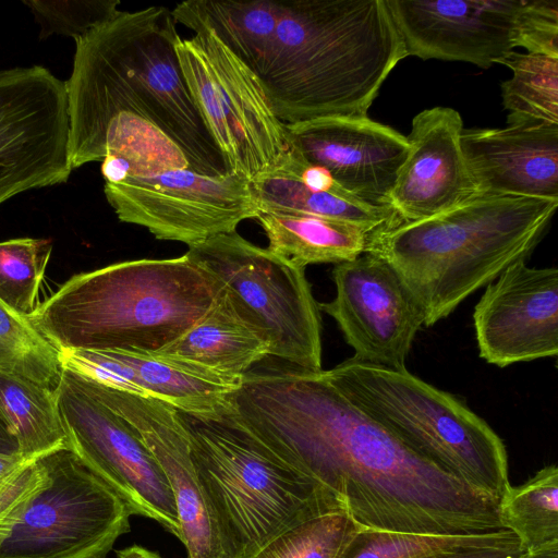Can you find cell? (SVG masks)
Wrapping results in <instances>:
<instances>
[{
    "mask_svg": "<svg viewBox=\"0 0 558 558\" xmlns=\"http://www.w3.org/2000/svg\"><path fill=\"white\" fill-rule=\"evenodd\" d=\"M259 78L284 123L366 116L405 50L386 0L282 1Z\"/></svg>",
    "mask_w": 558,
    "mask_h": 558,
    "instance_id": "cell-2",
    "label": "cell"
},
{
    "mask_svg": "<svg viewBox=\"0 0 558 558\" xmlns=\"http://www.w3.org/2000/svg\"><path fill=\"white\" fill-rule=\"evenodd\" d=\"M361 529L344 510L324 513L286 530L254 558H340Z\"/></svg>",
    "mask_w": 558,
    "mask_h": 558,
    "instance_id": "cell-32",
    "label": "cell"
},
{
    "mask_svg": "<svg viewBox=\"0 0 558 558\" xmlns=\"http://www.w3.org/2000/svg\"><path fill=\"white\" fill-rule=\"evenodd\" d=\"M268 239V250L293 265L352 260L365 253L372 230L320 216L262 211L255 218Z\"/></svg>",
    "mask_w": 558,
    "mask_h": 558,
    "instance_id": "cell-23",
    "label": "cell"
},
{
    "mask_svg": "<svg viewBox=\"0 0 558 558\" xmlns=\"http://www.w3.org/2000/svg\"><path fill=\"white\" fill-rule=\"evenodd\" d=\"M480 356L506 367L558 354V270L519 260L487 284L474 307Z\"/></svg>",
    "mask_w": 558,
    "mask_h": 558,
    "instance_id": "cell-17",
    "label": "cell"
},
{
    "mask_svg": "<svg viewBox=\"0 0 558 558\" xmlns=\"http://www.w3.org/2000/svg\"><path fill=\"white\" fill-rule=\"evenodd\" d=\"M56 395L69 447L126 504L132 515L155 520L179 538L171 487L136 430L69 369L63 368Z\"/></svg>",
    "mask_w": 558,
    "mask_h": 558,
    "instance_id": "cell-11",
    "label": "cell"
},
{
    "mask_svg": "<svg viewBox=\"0 0 558 558\" xmlns=\"http://www.w3.org/2000/svg\"><path fill=\"white\" fill-rule=\"evenodd\" d=\"M463 122L449 107H433L412 120L409 153L387 206L397 222L417 221L480 195L462 147Z\"/></svg>",
    "mask_w": 558,
    "mask_h": 558,
    "instance_id": "cell-19",
    "label": "cell"
},
{
    "mask_svg": "<svg viewBox=\"0 0 558 558\" xmlns=\"http://www.w3.org/2000/svg\"><path fill=\"white\" fill-rule=\"evenodd\" d=\"M120 221L146 228L159 240L189 247L236 230L260 210L251 181L238 174H199L189 168L105 183Z\"/></svg>",
    "mask_w": 558,
    "mask_h": 558,
    "instance_id": "cell-12",
    "label": "cell"
},
{
    "mask_svg": "<svg viewBox=\"0 0 558 558\" xmlns=\"http://www.w3.org/2000/svg\"><path fill=\"white\" fill-rule=\"evenodd\" d=\"M499 519L527 554L558 549V468L546 465L499 499Z\"/></svg>",
    "mask_w": 558,
    "mask_h": 558,
    "instance_id": "cell-27",
    "label": "cell"
},
{
    "mask_svg": "<svg viewBox=\"0 0 558 558\" xmlns=\"http://www.w3.org/2000/svg\"><path fill=\"white\" fill-rule=\"evenodd\" d=\"M461 147L480 194L558 201V124L463 129Z\"/></svg>",
    "mask_w": 558,
    "mask_h": 558,
    "instance_id": "cell-20",
    "label": "cell"
},
{
    "mask_svg": "<svg viewBox=\"0 0 558 558\" xmlns=\"http://www.w3.org/2000/svg\"><path fill=\"white\" fill-rule=\"evenodd\" d=\"M185 254L219 280L239 317L269 344V356L322 371L320 311L305 268L236 230L190 246Z\"/></svg>",
    "mask_w": 558,
    "mask_h": 558,
    "instance_id": "cell-9",
    "label": "cell"
},
{
    "mask_svg": "<svg viewBox=\"0 0 558 558\" xmlns=\"http://www.w3.org/2000/svg\"><path fill=\"white\" fill-rule=\"evenodd\" d=\"M558 201L480 194L447 211L371 232L366 251L402 278L430 327L510 265L526 260Z\"/></svg>",
    "mask_w": 558,
    "mask_h": 558,
    "instance_id": "cell-3",
    "label": "cell"
},
{
    "mask_svg": "<svg viewBox=\"0 0 558 558\" xmlns=\"http://www.w3.org/2000/svg\"><path fill=\"white\" fill-rule=\"evenodd\" d=\"M521 47L558 58V0H526Z\"/></svg>",
    "mask_w": 558,
    "mask_h": 558,
    "instance_id": "cell-34",
    "label": "cell"
},
{
    "mask_svg": "<svg viewBox=\"0 0 558 558\" xmlns=\"http://www.w3.org/2000/svg\"><path fill=\"white\" fill-rule=\"evenodd\" d=\"M283 2L277 0H189L172 10L175 23L194 33L211 31L257 75L275 38Z\"/></svg>",
    "mask_w": 558,
    "mask_h": 558,
    "instance_id": "cell-22",
    "label": "cell"
},
{
    "mask_svg": "<svg viewBox=\"0 0 558 558\" xmlns=\"http://www.w3.org/2000/svg\"><path fill=\"white\" fill-rule=\"evenodd\" d=\"M117 558H161L157 553L140 545H132L117 551Z\"/></svg>",
    "mask_w": 558,
    "mask_h": 558,
    "instance_id": "cell-39",
    "label": "cell"
},
{
    "mask_svg": "<svg viewBox=\"0 0 558 558\" xmlns=\"http://www.w3.org/2000/svg\"><path fill=\"white\" fill-rule=\"evenodd\" d=\"M407 57L483 69L521 47L526 0H386Z\"/></svg>",
    "mask_w": 558,
    "mask_h": 558,
    "instance_id": "cell-16",
    "label": "cell"
},
{
    "mask_svg": "<svg viewBox=\"0 0 558 558\" xmlns=\"http://www.w3.org/2000/svg\"><path fill=\"white\" fill-rule=\"evenodd\" d=\"M52 252L48 239L0 242V301L29 318L37 310L38 291Z\"/></svg>",
    "mask_w": 558,
    "mask_h": 558,
    "instance_id": "cell-31",
    "label": "cell"
},
{
    "mask_svg": "<svg viewBox=\"0 0 558 558\" xmlns=\"http://www.w3.org/2000/svg\"><path fill=\"white\" fill-rule=\"evenodd\" d=\"M499 64L512 73L501 83L508 125L558 124V58L511 51Z\"/></svg>",
    "mask_w": 558,
    "mask_h": 558,
    "instance_id": "cell-28",
    "label": "cell"
},
{
    "mask_svg": "<svg viewBox=\"0 0 558 558\" xmlns=\"http://www.w3.org/2000/svg\"><path fill=\"white\" fill-rule=\"evenodd\" d=\"M336 296L318 303L338 324L355 361L405 368L424 312L398 272L381 257L363 253L336 264Z\"/></svg>",
    "mask_w": 558,
    "mask_h": 558,
    "instance_id": "cell-14",
    "label": "cell"
},
{
    "mask_svg": "<svg viewBox=\"0 0 558 558\" xmlns=\"http://www.w3.org/2000/svg\"><path fill=\"white\" fill-rule=\"evenodd\" d=\"M43 476L44 469L37 458L25 462L0 484V537L20 517Z\"/></svg>",
    "mask_w": 558,
    "mask_h": 558,
    "instance_id": "cell-35",
    "label": "cell"
},
{
    "mask_svg": "<svg viewBox=\"0 0 558 558\" xmlns=\"http://www.w3.org/2000/svg\"><path fill=\"white\" fill-rule=\"evenodd\" d=\"M324 373L354 407L439 469L496 499L510 485L504 441L452 395L407 368L353 359Z\"/></svg>",
    "mask_w": 558,
    "mask_h": 558,
    "instance_id": "cell-7",
    "label": "cell"
},
{
    "mask_svg": "<svg viewBox=\"0 0 558 558\" xmlns=\"http://www.w3.org/2000/svg\"><path fill=\"white\" fill-rule=\"evenodd\" d=\"M175 51L228 173L252 181L298 166L302 156L276 116L259 76L211 31L180 38Z\"/></svg>",
    "mask_w": 558,
    "mask_h": 558,
    "instance_id": "cell-8",
    "label": "cell"
},
{
    "mask_svg": "<svg viewBox=\"0 0 558 558\" xmlns=\"http://www.w3.org/2000/svg\"><path fill=\"white\" fill-rule=\"evenodd\" d=\"M0 372L51 391L61 383L59 350L29 322L0 301Z\"/></svg>",
    "mask_w": 558,
    "mask_h": 558,
    "instance_id": "cell-29",
    "label": "cell"
},
{
    "mask_svg": "<svg viewBox=\"0 0 558 558\" xmlns=\"http://www.w3.org/2000/svg\"><path fill=\"white\" fill-rule=\"evenodd\" d=\"M96 399L124 418L161 466L174 498L186 558H232L213 504L194 466L173 405L104 386L74 373Z\"/></svg>",
    "mask_w": 558,
    "mask_h": 558,
    "instance_id": "cell-15",
    "label": "cell"
},
{
    "mask_svg": "<svg viewBox=\"0 0 558 558\" xmlns=\"http://www.w3.org/2000/svg\"><path fill=\"white\" fill-rule=\"evenodd\" d=\"M120 13L75 40L65 82L71 167L113 156L129 165L128 178L191 169L169 118L131 59Z\"/></svg>",
    "mask_w": 558,
    "mask_h": 558,
    "instance_id": "cell-5",
    "label": "cell"
},
{
    "mask_svg": "<svg viewBox=\"0 0 558 558\" xmlns=\"http://www.w3.org/2000/svg\"><path fill=\"white\" fill-rule=\"evenodd\" d=\"M286 126L307 163L327 170L359 201L388 207L409 153L407 136L367 114L318 118Z\"/></svg>",
    "mask_w": 558,
    "mask_h": 558,
    "instance_id": "cell-18",
    "label": "cell"
},
{
    "mask_svg": "<svg viewBox=\"0 0 558 558\" xmlns=\"http://www.w3.org/2000/svg\"><path fill=\"white\" fill-rule=\"evenodd\" d=\"M525 556L526 551L518 539L502 545L459 547L418 558H525Z\"/></svg>",
    "mask_w": 558,
    "mask_h": 558,
    "instance_id": "cell-36",
    "label": "cell"
},
{
    "mask_svg": "<svg viewBox=\"0 0 558 558\" xmlns=\"http://www.w3.org/2000/svg\"><path fill=\"white\" fill-rule=\"evenodd\" d=\"M69 133L65 82L39 65L0 72V204L68 181Z\"/></svg>",
    "mask_w": 558,
    "mask_h": 558,
    "instance_id": "cell-13",
    "label": "cell"
},
{
    "mask_svg": "<svg viewBox=\"0 0 558 558\" xmlns=\"http://www.w3.org/2000/svg\"><path fill=\"white\" fill-rule=\"evenodd\" d=\"M518 539V536L507 529L469 535H434L361 529L340 558H418L459 547L502 545Z\"/></svg>",
    "mask_w": 558,
    "mask_h": 558,
    "instance_id": "cell-30",
    "label": "cell"
},
{
    "mask_svg": "<svg viewBox=\"0 0 558 558\" xmlns=\"http://www.w3.org/2000/svg\"><path fill=\"white\" fill-rule=\"evenodd\" d=\"M228 412L364 529L469 535L502 530L496 499L416 454L326 377L287 363L246 373Z\"/></svg>",
    "mask_w": 558,
    "mask_h": 558,
    "instance_id": "cell-1",
    "label": "cell"
},
{
    "mask_svg": "<svg viewBox=\"0 0 558 558\" xmlns=\"http://www.w3.org/2000/svg\"><path fill=\"white\" fill-rule=\"evenodd\" d=\"M135 373L138 387L182 412L217 416L228 407L227 395L240 384L153 353L113 351Z\"/></svg>",
    "mask_w": 558,
    "mask_h": 558,
    "instance_id": "cell-24",
    "label": "cell"
},
{
    "mask_svg": "<svg viewBox=\"0 0 558 558\" xmlns=\"http://www.w3.org/2000/svg\"><path fill=\"white\" fill-rule=\"evenodd\" d=\"M29 461L24 458L20 452L17 453H1L0 452V484L16 469Z\"/></svg>",
    "mask_w": 558,
    "mask_h": 558,
    "instance_id": "cell-37",
    "label": "cell"
},
{
    "mask_svg": "<svg viewBox=\"0 0 558 558\" xmlns=\"http://www.w3.org/2000/svg\"><path fill=\"white\" fill-rule=\"evenodd\" d=\"M222 292L186 254L81 272L29 322L58 349L155 353L187 331Z\"/></svg>",
    "mask_w": 558,
    "mask_h": 558,
    "instance_id": "cell-4",
    "label": "cell"
},
{
    "mask_svg": "<svg viewBox=\"0 0 558 558\" xmlns=\"http://www.w3.org/2000/svg\"><path fill=\"white\" fill-rule=\"evenodd\" d=\"M41 26L40 37L50 34L82 38L119 14V0H24Z\"/></svg>",
    "mask_w": 558,
    "mask_h": 558,
    "instance_id": "cell-33",
    "label": "cell"
},
{
    "mask_svg": "<svg viewBox=\"0 0 558 558\" xmlns=\"http://www.w3.org/2000/svg\"><path fill=\"white\" fill-rule=\"evenodd\" d=\"M241 383L269 356V344L235 313L225 290L181 337L153 353Z\"/></svg>",
    "mask_w": 558,
    "mask_h": 558,
    "instance_id": "cell-21",
    "label": "cell"
},
{
    "mask_svg": "<svg viewBox=\"0 0 558 558\" xmlns=\"http://www.w3.org/2000/svg\"><path fill=\"white\" fill-rule=\"evenodd\" d=\"M0 452L1 453H17L19 445L11 428L0 412Z\"/></svg>",
    "mask_w": 558,
    "mask_h": 558,
    "instance_id": "cell-38",
    "label": "cell"
},
{
    "mask_svg": "<svg viewBox=\"0 0 558 558\" xmlns=\"http://www.w3.org/2000/svg\"><path fill=\"white\" fill-rule=\"evenodd\" d=\"M39 460L43 481L0 537V558H106L130 532L126 504L70 447Z\"/></svg>",
    "mask_w": 558,
    "mask_h": 558,
    "instance_id": "cell-10",
    "label": "cell"
},
{
    "mask_svg": "<svg viewBox=\"0 0 558 558\" xmlns=\"http://www.w3.org/2000/svg\"><path fill=\"white\" fill-rule=\"evenodd\" d=\"M0 412L24 458L35 460L69 447L54 391L0 372Z\"/></svg>",
    "mask_w": 558,
    "mask_h": 558,
    "instance_id": "cell-26",
    "label": "cell"
},
{
    "mask_svg": "<svg viewBox=\"0 0 558 558\" xmlns=\"http://www.w3.org/2000/svg\"><path fill=\"white\" fill-rule=\"evenodd\" d=\"M251 185L260 213L307 214L353 222L372 231L397 222L395 214L388 207L312 190L292 172L263 174L252 180Z\"/></svg>",
    "mask_w": 558,
    "mask_h": 558,
    "instance_id": "cell-25",
    "label": "cell"
},
{
    "mask_svg": "<svg viewBox=\"0 0 558 558\" xmlns=\"http://www.w3.org/2000/svg\"><path fill=\"white\" fill-rule=\"evenodd\" d=\"M179 416L232 558H254L286 530L344 510L239 424L228 407L214 417L182 411Z\"/></svg>",
    "mask_w": 558,
    "mask_h": 558,
    "instance_id": "cell-6",
    "label": "cell"
}]
</instances>
